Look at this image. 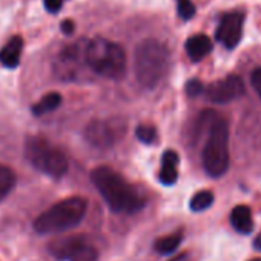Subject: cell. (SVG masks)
<instances>
[{
  "label": "cell",
  "mask_w": 261,
  "mask_h": 261,
  "mask_svg": "<svg viewBox=\"0 0 261 261\" xmlns=\"http://www.w3.org/2000/svg\"><path fill=\"white\" fill-rule=\"evenodd\" d=\"M91 180L111 211L118 214H134L145 206V198L118 172L100 166L91 172Z\"/></svg>",
  "instance_id": "obj_1"
},
{
  "label": "cell",
  "mask_w": 261,
  "mask_h": 261,
  "mask_svg": "<svg viewBox=\"0 0 261 261\" xmlns=\"http://www.w3.org/2000/svg\"><path fill=\"white\" fill-rule=\"evenodd\" d=\"M169 49L155 39H145L136 48V77L145 88H155L169 71Z\"/></svg>",
  "instance_id": "obj_2"
},
{
  "label": "cell",
  "mask_w": 261,
  "mask_h": 261,
  "mask_svg": "<svg viewBox=\"0 0 261 261\" xmlns=\"http://www.w3.org/2000/svg\"><path fill=\"white\" fill-rule=\"evenodd\" d=\"M86 209L88 201L83 197L65 198L40 214L34 221V229L39 233H57L69 230L82 223L86 215Z\"/></svg>",
  "instance_id": "obj_3"
},
{
  "label": "cell",
  "mask_w": 261,
  "mask_h": 261,
  "mask_svg": "<svg viewBox=\"0 0 261 261\" xmlns=\"http://www.w3.org/2000/svg\"><path fill=\"white\" fill-rule=\"evenodd\" d=\"M86 63L95 74L118 80L126 72L124 49L108 39L95 37L86 45Z\"/></svg>",
  "instance_id": "obj_4"
},
{
  "label": "cell",
  "mask_w": 261,
  "mask_h": 261,
  "mask_svg": "<svg viewBox=\"0 0 261 261\" xmlns=\"http://www.w3.org/2000/svg\"><path fill=\"white\" fill-rule=\"evenodd\" d=\"M203 166L207 175L223 177L229 168V127L224 118L214 115L209 137L203 148Z\"/></svg>",
  "instance_id": "obj_5"
},
{
  "label": "cell",
  "mask_w": 261,
  "mask_h": 261,
  "mask_svg": "<svg viewBox=\"0 0 261 261\" xmlns=\"http://www.w3.org/2000/svg\"><path fill=\"white\" fill-rule=\"evenodd\" d=\"M27 160L40 172L60 178L68 171L66 155L42 137H28L25 143Z\"/></svg>",
  "instance_id": "obj_6"
},
{
  "label": "cell",
  "mask_w": 261,
  "mask_h": 261,
  "mask_svg": "<svg viewBox=\"0 0 261 261\" xmlns=\"http://www.w3.org/2000/svg\"><path fill=\"white\" fill-rule=\"evenodd\" d=\"M53 256L66 261H97L98 250L83 235H71L66 238L54 240L49 244Z\"/></svg>",
  "instance_id": "obj_7"
},
{
  "label": "cell",
  "mask_w": 261,
  "mask_h": 261,
  "mask_svg": "<svg viewBox=\"0 0 261 261\" xmlns=\"http://www.w3.org/2000/svg\"><path fill=\"white\" fill-rule=\"evenodd\" d=\"M126 133V123L120 117L108 120H94L86 127V140L97 148H109Z\"/></svg>",
  "instance_id": "obj_8"
},
{
  "label": "cell",
  "mask_w": 261,
  "mask_h": 261,
  "mask_svg": "<svg viewBox=\"0 0 261 261\" xmlns=\"http://www.w3.org/2000/svg\"><path fill=\"white\" fill-rule=\"evenodd\" d=\"M82 42L79 43H72L69 46H66L57 62H56V72L59 74L60 79L63 80H72L75 77V72L82 68V65H86V45L88 42L85 43V46L82 48Z\"/></svg>",
  "instance_id": "obj_9"
},
{
  "label": "cell",
  "mask_w": 261,
  "mask_h": 261,
  "mask_svg": "<svg viewBox=\"0 0 261 261\" xmlns=\"http://www.w3.org/2000/svg\"><path fill=\"white\" fill-rule=\"evenodd\" d=\"M244 82L240 75H227L223 80L211 83L204 91L211 101L229 103L240 98L244 94Z\"/></svg>",
  "instance_id": "obj_10"
},
{
  "label": "cell",
  "mask_w": 261,
  "mask_h": 261,
  "mask_svg": "<svg viewBox=\"0 0 261 261\" xmlns=\"http://www.w3.org/2000/svg\"><path fill=\"white\" fill-rule=\"evenodd\" d=\"M243 25H244V16L241 13H227L221 17L215 37L220 43H223L227 49L235 48L241 37H243Z\"/></svg>",
  "instance_id": "obj_11"
},
{
  "label": "cell",
  "mask_w": 261,
  "mask_h": 261,
  "mask_svg": "<svg viewBox=\"0 0 261 261\" xmlns=\"http://www.w3.org/2000/svg\"><path fill=\"white\" fill-rule=\"evenodd\" d=\"M178 154L175 151H165L162 157V171H160V181L165 186H172L178 178Z\"/></svg>",
  "instance_id": "obj_12"
},
{
  "label": "cell",
  "mask_w": 261,
  "mask_h": 261,
  "mask_svg": "<svg viewBox=\"0 0 261 261\" xmlns=\"http://www.w3.org/2000/svg\"><path fill=\"white\" fill-rule=\"evenodd\" d=\"M211 51H212V42L204 34L192 36L186 42V53H188V56H189V59L192 62L203 60L206 56H209Z\"/></svg>",
  "instance_id": "obj_13"
},
{
  "label": "cell",
  "mask_w": 261,
  "mask_h": 261,
  "mask_svg": "<svg viewBox=\"0 0 261 261\" xmlns=\"http://www.w3.org/2000/svg\"><path fill=\"white\" fill-rule=\"evenodd\" d=\"M23 51V39L14 36L2 49H0V63L7 68H16L20 62Z\"/></svg>",
  "instance_id": "obj_14"
},
{
  "label": "cell",
  "mask_w": 261,
  "mask_h": 261,
  "mask_svg": "<svg viewBox=\"0 0 261 261\" xmlns=\"http://www.w3.org/2000/svg\"><path fill=\"white\" fill-rule=\"evenodd\" d=\"M230 224L240 233H250L253 229V218L250 209L244 204L235 206L230 212Z\"/></svg>",
  "instance_id": "obj_15"
},
{
  "label": "cell",
  "mask_w": 261,
  "mask_h": 261,
  "mask_svg": "<svg viewBox=\"0 0 261 261\" xmlns=\"http://www.w3.org/2000/svg\"><path fill=\"white\" fill-rule=\"evenodd\" d=\"M62 105V95L59 92H49L46 94L45 97H42V100L39 103H36L31 111L34 115H43V114H48L54 109H57L59 106Z\"/></svg>",
  "instance_id": "obj_16"
},
{
  "label": "cell",
  "mask_w": 261,
  "mask_h": 261,
  "mask_svg": "<svg viewBox=\"0 0 261 261\" xmlns=\"http://www.w3.org/2000/svg\"><path fill=\"white\" fill-rule=\"evenodd\" d=\"M16 186V174L11 168L0 165V201L7 198Z\"/></svg>",
  "instance_id": "obj_17"
},
{
  "label": "cell",
  "mask_w": 261,
  "mask_h": 261,
  "mask_svg": "<svg viewBox=\"0 0 261 261\" xmlns=\"http://www.w3.org/2000/svg\"><path fill=\"white\" fill-rule=\"evenodd\" d=\"M183 240V233L181 232H177V233H171V235H166V237H162L155 241L154 244V249L159 252V253H172L174 250H177V247L180 246Z\"/></svg>",
  "instance_id": "obj_18"
},
{
  "label": "cell",
  "mask_w": 261,
  "mask_h": 261,
  "mask_svg": "<svg viewBox=\"0 0 261 261\" xmlns=\"http://www.w3.org/2000/svg\"><path fill=\"white\" fill-rule=\"evenodd\" d=\"M214 203V194L211 191H200L191 200V209L194 212H201L211 207Z\"/></svg>",
  "instance_id": "obj_19"
},
{
  "label": "cell",
  "mask_w": 261,
  "mask_h": 261,
  "mask_svg": "<svg viewBox=\"0 0 261 261\" xmlns=\"http://www.w3.org/2000/svg\"><path fill=\"white\" fill-rule=\"evenodd\" d=\"M136 136L137 139L145 143V145H152L157 140V129L151 124H140L136 129Z\"/></svg>",
  "instance_id": "obj_20"
},
{
  "label": "cell",
  "mask_w": 261,
  "mask_h": 261,
  "mask_svg": "<svg viewBox=\"0 0 261 261\" xmlns=\"http://www.w3.org/2000/svg\"><path fill=\"white\" fill-rule=\"evenodd\" d=\"M178 14L183 20H189L195 16V7L191 0H178Z\"/></svg>",
  "instance_id": "obj_21"
},
{
  "label": "cell",
  "mask_w": 261,
  "mask_h": 261,
  "mask_svg": "<svg viewBox=\"0 0 261 261\" xmlns=\"http://www.w3.org/2000/svg\"><path fill=\"white\" fill-rule=\"evenodd\" d=\"M203 91H204V86H203V83H201L200 80H197V79H192V80H189V82L186 83V94H188L189 97H197V95H200Z\"/></svg>",
  "instance_id": "obj_22"
},
{
  "label": "cell",
  "mask_w": 261,
  "mask_h": 261,
  "mask_svg": "<svg viewBox=\"0 0 261 261\" xmlns=\"http://www.w3.org/2000/svg\"><path fill=\"white\" fill-rule=\"evenodd\" d=\"M250 83L255 89V92L259 95L261 98V68H256L253 69V72L250 74Z\"/></svg>",
  "instance_id": "obj_23"
},
{
  "label": "cell",
  "mask_w": 261,
  "mask_h": 261,
  "mask_svg": "<svg viewBox=\"0 0 261 261\" xmlns=\"http://www.w3.org/2000/svg\"><path fill=\"white\" fill-rule=\"evenodd\" d=\"M62 5H63V0H45V7L49 13L60 11Z\"/></svg>",
  "instance_id": "obj_24"
},
{
  "label": "cell",
  "mask_w": 261,
  "mask_h": 261,
  "mask_svg": "<svg viewBox=\"0 0 261 261\" xmlns=\"http://www.w3.org/2000/svg\"><path fill=\"white\" fill-rule=\"evenodd\" d=\"M62 31L66 34V36H71L74 31H75V25H74V22L72 20H63L62 22Z\"/></svg>",
  "instance_id": "obj_25"
},
{
  "label": "cell",
  "mask_w": 261,
  "mask_h": 261,
  "mask_svg": "<svg viewBox=\"0 0 261 261\" xmlns=\"http://www.w3.org/2000/svg\"><path fill=\"white\" fill-rule=\"evenodd\" d=\"M169 261H192V256H191V253L183 252V253H180V255L174 256V258H172V259H169Z\"/></svg>",
  "instance_id": "obj_26"
},
{
  "label": "cell",
  "mask_w": 261,
  "mask_h": 261,
  "mask_svg": "<svg viewBox=\"0 0 261 261\" xmlns=\"http://www.w3.org/2000/svg\"><path fill=\"white\" fill-rule=\"evenodd\" d=\"M253 247H255L256 250H261V233L255 238V241H253Z\"/></svg>",
  "instance_id": "obj_27"
},
{
  "label": "cell",
  "mask_w": 261,
  "mask_h": 261,
  "mask_svg": "<svg viewBox=\"0 0 261 261\" xmlns=\"http://www.w3.org/2000/svg\"><path fill=\"white\" fill-rule=\"evenodd\" d=\"M250 261H261V258H253V259H250Z\"/></svg>",
  "instance_id": "obj_28"
}]
</instances>
